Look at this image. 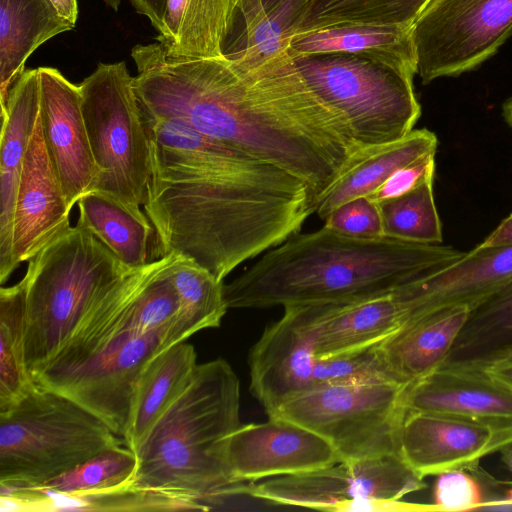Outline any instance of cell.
Returning a JSON list of instances; mask_svg holds the SVG:
<instances>
[{"label":"cell","instance_id":"4316f807","mask_svg":"<svg viewBox=\"0 0 512 512\" xmlns=\"http://www.w3.org/2000/svg\"><path fill=\"white\" fill-rule=\"evenodd\" d=\"M74 27L50 0H0L1 111L28 57L44 42Z\"/></svg>","mask_w":512,"mask_h":512},{"label":"cell","instance_id":"b9f144b4","mask_svg":"<svg viewBox=\"0 0 512 512\" xmlns=\"http://www.w3.org/2000/svg\"><path fill=\"white\" fill-rule=\"evenodd\" d=\"M135 11L146 16L159 33L168 0H129Z\"/></svg>","mask_w":512,"mask_h":512},{"label":"cell","instance_id":"30bf717a","mask_svg":"<svg viewBox=\"0 0 512 512\" xmlns=\"http://www.w3.org/2000/svg\"><path fill=\"white\" fill-rule=\"evenodd\" d=\"M134 299L113 333L88 345L66 374L46 387L82 405L121 438L136 386L146 367L161 352L192 336L179 317L161 329L139 334L131 326Z\"/></svg>","mask_w":512,"mask_h":512},{"label":"cell","instance_id":"3957f363","mask_svg":"<svg viewBox=\"0 0 512 512\" xmlns=\"http://www.w3.org/2000/svg\"><path fill=\"white\" fill-rule=\"evenodd\" d=\"M464 252L386 235L357 238L323 225L291 236L224 284L227 308H283L390 292L439 271Z\"/></svg>","mask_w":512,"mask_h":512},{"label":"cell","instance_id":"836d02e7","mask_svg":"<svg viewBox=\"0 0 512 512\" xmlns=\"http://www.w3.org/2000/svg\"><path fill=\"white\" fill-rule=\"evenodd\" d=\"M180 300L179 317L188 330L216 328L227 311L223 281L194 260L177 254L168 270Z\"/></svg>","mask_w":512,"mask_h":512},{"label":"cell","instance_id":"cb8c5ba5","mask_svg":"<svg viewBox=\"0 0 512 512\" xmlns=\"http://www.w3.org/2000/svg\"><path fill=\"white\" fill-rule=\"evenodd\" d=\"M312 0H240L224 56L245 67H256L288 52Z\"/></svg>","mask_w":512,"mask_h":512},{"label":"cell","instance_id":"e575fe53","mask_svg":"<svg viewBox=\"0 0 512 512\" xmlns=\"http://www.w3.org/2000/svg\"><path fill=\"white\" fill-rule=\"evenodd\" d=\"M434 176L410 191L378 202L386 236L424 244H441L442 224L433 193Z\"/></svg>","mask_w":512,"mask_h":512},{"label":"cell","instance_id":"d590c367","mask_svg":"<svg viewBox=\"0 0 512 512\" xmlns=\"http://www.w3.org/2000/svg\"><path fill=\"white\" fill-rule=\"evenodd\" d=\"M136 464V454L128 447L119 445L100 452L39 486L20 489L57 493L107 489L128 482L135 471Z\"/></svg>","mask_w":512,"mask_h":512},{"label":"cell","instance_id":"8992f818","mask_svg":"<svg viewBox=\"0 0 512 512\" xmlns=\"http://www.w3.org/2000/svg\"><path fill=\"white\" fill-rule=\"evenodd\" d=\"M122 444L101 418L36 384L0 412V490L39 486Z\"/></svg>","mask_w":512,"mask_h":512},{"label":"cell","instance_id":"ba28073f","mask_svg":"<svg viewBox=\"0 0 512 512\" xmlns=\"http://www.w3.org/2000/svg\"><path fill=\"white\" fill-rule=\"evenodd\" d=\"M124 61L99 63L80 84L82 113L98 175L92 190L140 210L151 173L145 118Z\"/></svg>","mask_w":512,"mask_h":512},{"label":"cell","instance_id":"c3c4849f","mask_svg":"<svg viewBox=\"0 0 512 512\" xmlns=\"http://www.w3.org/2000/svg\"><path fill=\"white\" fill-rule=\"evenodd\" d=\"M103 1L105 2V4L108 7L112 8L115 11H117L122 0H103Z\"/></svg>","mask_w":512,"mask_h":512},{"label":"cell","instance_id":"bcb514c9","mask_svg":"<svg viewBox=\"0 0 512 512\" xmlns=\"http://www.w3.org/2000/svg\"><path fill=\"white\" fill-rule=\"evenodd\" d=\"M502 115L506 123L512 128V96L503 103Z\"/></svg>","mask_w":512,"mask_h":512},{"label":"cell","instance_id":"2e32d148","mask_svg":"<svg viewBox=\"0 0 512 512\" xmlns=\"http://www.w3.org/2000/svg\"><path fill=\"white\" fill-rule=\"evenodd\" d=\"M308 333L317 359L377 346L404 322L395 289L369 297L288 306Z\"/></svg>","mask_w":512,"mask_h":512},{"label":"cell","instance_id":"603a6c76","mask_svg":"<svg viewBox=\"0 0 512 512\" xmlns=\"http://www.w3.org/2000/svg\"><path fill=\"white\" fill-rule=\"evenodd\" d=\"M438 146L436 135L426 129H413L405 137L361 148L333 185L315 203L323 221L339 205L361 196H371L397 170L430 156Z\"/></svg>","mask_w":512,"mask_h":512},{"label":"cell","instance_id":"7dc6e473","mask_svg":"<svg viewBox=\"0 0 512 512\" xmlns=\"http://www.w3.org/2000/svg\"><path fill=\"white\" fill-rule=\"evenodd\" d=\"M500 452L502 453L503 461L512 472V443L504 447Z\"/></svg>","mask_w":512,"mask_h":512},{"label":"cell","instance_id":"e0dca14e","mask_svg":"<svg viewBox=\"0 0 512 512\" xmlns=\"http://www.w3.org/2000/svg\"><path fill=\"white\" fill-rule=\"evenodd\" d=\"M70 211L38 117L29 140L15 201L13 259L16 268L71 227Z\"/></svg>","mask_w":512,"mask_h":512},{"label":"cell","instance_id":"6da1fadb","mask_svg":"<svg viewBox=\"0 0 512 512\" xmlns=\"http://www.w3.org/2000/svg\"><path fill=\"white\" fill-rule=\"evenodd\" d=\"M134 88L146 116L178 120L287 171L309 187L315 203L361 149L289 52L245 67L225 56L175 57L154 45L139 63Z\"/></svg>","mask_w":512,"mask_h":512},{"label":"cell","instance_id":"f35d334b","mask_svg":"<svg viewBox=\"0 0 512 512\" xmlns=\"http://www.w3.org/2000/svg\"><path fill=\"white\" fill-rule=\"evenodd\" d=\"M324 226L357 238H376L384 235L379 204L369 196L357 197L342 203L325 218Z\"/></svg>","mask_w":512,"mask_h":512},{"label":"cell","instance_id":"d6986e66","mask_svg":"<svg viewBox=\"0 0 512 512\" xmlns=\"http://www.w3.org/2000/svg\"><path fill=\"white\" fill-rule=\"evenodd\" d=\"M512 279V245L473 250L426 277L395 289L405 320L452 305L473 307Z\"/></svg>","mask_w":512,"mask_h":512},{"label":"cell","instance_id":"ab89813d","mask_svg":"<svg viewBox=\"0 0 512 512\" xmlns=\"http://www.w3.org/2000/svg\"><path fill=\"white\" fill-rule=\"evenodd\" d=\"M434 174L435 156H430L397 170L369 197L381 202L399 196Z\"/></svg>","mask_w":512,"mask_h":512},{"label":"cell","instance_id":"8fae6325","mask_svg":"<svg viewBox=\"0 0 512 512\" xmlns=\"http://www.w3.org/2000/svg\"><path fill=\"white\" fill-rule=\"evenodd\" d=\"M512 35V0H431L412 26L417 74L426 85L472 71Z\"/></svg>","mask_w":512,"mask_h":512},{"label":"cell","instance_id":"83f0119b","mask_svg":"<svg viewBox=\"0 0 512 512\" xmlns=\"http://www.w3.org/2000/svg\"><path fill=\"white\" fill-rule=\"evenodd\" d=\"M411 29L360 24L328 26L295 34L288 52L291 56L333 53L363 55L417 73Z\"/></svg>","mask_w":512,"mask_h":512},{"label":"cell","instance_id":"7a4b0ae2","mask_svg":"<svg viewBox=\"0 0 512 512\" xmlns=\"http://www.w3.org/2000/svg\"><path fill=\"white\" fill-rule=\"evenodd\" d=\"M144 118L151 173L143 205L156 259L176 253L223 281L299 233L315 212L309 187L287 171L178 120Z\"/></svg>","mask_w":512,"mask_h":512},{"label":"cell","instance_id":"5b68a950","mask_svg":"<svg viewBox=\"0 0 512 512\" xmlns=\"http://www.w3.org/2000/svg\"><path fill=\"white\" fill-rule=\"evenodd\" d=\"M132 270L78 224L28 261L21 280L25 364L32 379L63 348L91 307Z\"/></svg>","mask_w":512,"mask_h":512},{"label":"cell","instance_id":"681fc988","mask_svg":"<svg viewBox=\"0 0 512 512\" xmlns=\"http://www.w3.org/2000/svg\"><path fill=\"white\" fill-rule=\"evenodd\" d=\"M511 485H512V483H511Z\"/></svg>","mask_w":512,"mask_h":512},{"label":"cell","instance_id":"4dcf8cb0","mask_svg":"<svg viewBox=\"0 0 512 512\" xmlns=\"http://www.w3.org/2000/svg\"><path fill=\"white\" fill-rule=\"evenodd\" d=\"M32 511H208L210 506L155 491L119 485L107 489L57 493L29 489Z\"/></svg>","mask_w":512,"mask_h":512},{"label":"cell","instance_id":"f1b7e54d","mask_svg":"<svg viewBox=\"0 0 512 512\" xmlns=\"http://www.w3.org/2000/svg\"><path fill=\"white\" fill-rule=\"evenodd\" d=\"M77 224L92 233L126 267L138 269L148 260L154 228L141 210H134L100 191H89L77 202Z\"/></svg>","mask_w":512,"mask_h":512},{"label":"cell","instance_id":"7c38bea8","mask_svg":"<svg viewBox=\"0 0 512 512\" xmlns=\"http://www.w3.org/2000/svg\"><path fill=\"white\" fill-rule=\"evenodd\" d=\"M423 479L401 455L391 454L268 478L253 483L249 496L277 505L331 512L335 505L352 499H401L423 489Z\"/></svg>","mask_w":512,"mask_h":512},{"label":"cell","instance_id":"f546056e","mask_svg":"<svg viewBox=\"0 0 512 512\" xmlns=\"http://www.w3.org/2000/svg\"><path fill=\"white\" fill-rule=\"evenodd\" d=\"M510 350L512 279L470 309L468 318L442 366L479 369Z\"/></svg>","mask_w":512,"mask_h":512},{"label":"cell","instance_id":"ac0fdd59","mask_svg":"<svg viewBox=\"0 0 512 512\" xmlns=\"http://www.w3.org/2000/svg\"><path fill=\"white\" fill-rule=\"evenodd\" d=\"M269 324L248 356L250 392L267 415L289 398L313 386L317 357L294 311Z\"/></svg>","mask_w":512,"mask_h":512},{"label":"cell","instance_id":"ee69618b","mask_svg":"<svg viewBox=\"0 0 512 512\" xmlns=\"http://www.w3.org/2000/svg\"><path fill=\"white\" fill-rule=\"evenodd\" d=\"M480 245L483 247L512 245V213Z\"/></svg>","mask_w":512,"mask_h":512},{"label":"cell","instance_id":"ffe728a7","mask_svg":"<svg viewBox=\"0 0 512 512\" xmlns=\"http://www.w3.org/2000/svg\"><path fill=\"white\" fill-rule=\"evenodd\" d=\"M407 411L446 414L512 431V388L477 368L441 366L407 385Z\"/></svg>","mask_w":512,"mask_h":512},{"label":"cell","instance_id":"7bdbcfd3","mask_svg":"<svg viewBox=\"0 0 512 512\" xmlns=\"http://www.w3.org/2000/svg\"><path fill=\"white\" fill-rule=\"evenodd\" d=\"M479 369L512 388V350L497 356Z\"/></svg>","mask_w":512,"mask_h":512},{"label":"cell","instance_id":"484cf974","mask_svg":"<svg viewBox=\"0 0 512 512\" xmlns=\"http://www.w3.org/2000/svg\"><path fill=\"white\" fill-rule=\"evenodd\" d=\"M197 355L192 345L179 342L157 355L141 375L134 392L122 437L137 452L157 420L193 379Z\"/></svg>","mask_w":512,"mask_h":512},{"label":"cell","instance_id":"4fadbf2b","mask_svg":"<svg viewBox=\"0 0 512 512\" xmlns=\"http://www.w3.org/2000/svg\"><path fill=\"white\" fill-rule=\"evenodd\" d=\"M214 454L237 482L304 473L342 461L318 434L270 417L263 423L241 424L215 445Z\"/></svg>","mask_w":512,"mask_h":512},{"label":"cell","instance_id":"f6af8a7d","mask_svg":"<svg viewBox=\"0 0 512 512\" xmlns=\"http://www.w3.org/2000/svg\"><path fill=\"white\" fill-rule=\"evenodd\" d=\"M58 13L71 22L76 24L78 18V3L77 0H50Z\"/></svg>","mask_w":512,"mask_h":512},{"label":"cell","instance_id":"74e56055","mask_svg":"<svg viewBox=\"0 0 512 512\" xmlns=\"http://www.w3.org/2000/svg\"><path fill=\"white\" fill-rule=\"evenodd\" d=\"M433 488L434 511L479 510L488 499L486 485L478 466L474 469H456L442 472Z\"/></svg>","mask_w":512,"mask_h":512},{"label":"cell","instance_id":"277c9868","mask_svg":"<svg viewBox=\"0 0 512 512\" xmlns=\"http://www.w3.org/2000/svg\"><path fill=\"white\" fill-rule=\"evenodd\" d=\"M240 425V383L230 364L221 358L198 364L135 453V471L123 485L204 504L249 496L254 482L231 479L214 454Z\"/></svg>","mask_w":512,"mask_h":512},{"label":"cell","instance_id":"1f68e13d","mask_svg":"<svg viewBox=\"0 0 512 512\" xmlns=\"http://www.w3.org/2000/svg\"><path fill=\"white\" fill-rule=\"evenodd\" d=\"M25 291L17 284L0 289V412L17 404L35 385L25 364Z\"/></svg>","mask_w":512,"mask_h":512},{"label":"cell","instance_id":"44dd1931","mask_svg":"<svg viewBox=\"0 0 512 512\" xmlns=\"http://www.w3.org/2000/svg\"><path fill=\"white\" fill-rule=\"evenodd\" d=\"M39 117V75L25 69L13 84L1 111L0 138V283L16 269L13 222L17 190L30 137Z\"/></svg>","mask_w":512,"mask_h":512},{"label":"cell","instance_id":"d6a6232c","mask_svg":"<svg viewBox=\"0 0 512 512\" xmlns=\"http://www.w3.org/2000/svg\"><path fill=\"white\" fill-rule=\"evenodd\" d=\"M430 1L312 0L299 32L342 24L411 29Z\"/></svg>","mask_w":512,"mask_h":512},{"label":"cell","instance_id":"9c48e42d","mask_svg":"<svg viewBox=\"0 0 512 512\" xmlns=\"http://www.w3.org/2000/svg\"><path fill=\"white\" fill-rule=\"evenodd\" d=\"M407 385L396 382L313 386L270 418L299 424L325 439L343 460L400 453Z\"/></svg>","mask_w":512,"mask_h":512},{"label":"cell","instance_id":"7402d4cb","mask_svg":"<svg viewBox=\"0 0 512 512\" xmlns=\"http://www.w3.org/2000/svg\"><path fill=\"white\" fill-rule=\"evenodd\" d=\"M471 307H439L405 322L377 345L391 377L409 385L438 369L451 351Z\"/></svg>","mask_w":512,"mask_h":512},{"label":"cell","instance_id":"60d3db41","mask_svg":"<svg viewBox=\"0 0 512 512\" xmlns=\"http://www.w3.org/2000/svg\"><path fill=\"white\" fill-rule=\"evenodd\" d=\"M434 511L432 504L423 505L389 498H358L335 505L331 512H404Z\"/></svg>","mask_w":512,"mask_h":512},{"label":"cell","instance_id":"8d00e7d4","mask_svg":"<svg viewBox=\"0 0 512 512\" xmlns=\"http://www.w3.org/2000/svg\"><path fill=\"white\" fill-rule=\"evenodd\" d=\"M379 382L396 381L386 369L377 346L318 359L313 371V386Z\"/></svg>","mask_w":512,"mask_h":512},{"label":"cell","instance_id":"5bb4252c","mask_svg":"<svg viewBox=\"0 0 512 512\" xmlns=\"http://www.w3.org/2000/svg\"><path fill=\"white\" fill-rule=\"evenodd\" d=\"M511 443L510 430L431 412L407 411L400 433L401 456L422 478L474 469L483 457Z\"/></svg>","mask_w":512,"mask_h":512},{"label":"cell","instance_id":"d4e9b609","mask_svg":"<svg viewBox=\"0 0 512 512\" xmlns=\"http://www.w3.org/2000/svg\"><path fill=\"white\" fill-rule=\"evenodd\" d=\"M240 0H168L156 37L175 57H223Z\"/></svg>","mask_w":512,"mask_h":512},{"label":"cell","instance_id":"9a60e30c","mask_svg":"<svg viewBox=\"0 0 512 512\" xmlns=\"http://www.w3.org/2000/svg\"><path fill=\"white\" fill-rule=\"evenodd\" d=\"M37 70L39 117L45 144L72 209L92 189L98 175L82 113L80 88L56 68Z\"/></svg>","mask_w":512,"mask_h":512},{"label":"cell","instance_id":"52a82bcc","mask_svg":"<svg viewBox=\"0 0 512 512\" xmlns=\"http://www.w3.org/2000/svg\"><path fill=\"white\" fill-rule=\"evenodd\" d=\"M291 57L310 88L345 118L361 148L405 137L421 116L410 69L355 54Z\"/></svg>","mask_w":512,"mask_h":512}]
</instances>
